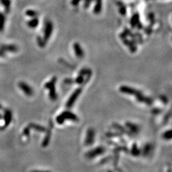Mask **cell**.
I'll return each mask as SVG.
<instances>
[{
    "label": "cell",
    "mask_w": 172,
    "mask_h": 172,
    "mask_svg": "<svg viewBox=\"0 0 172 172\" xmlns=\"http://www.w3.org/2000/svg\"><path fill=\"white\" fill-rule=\"evenodd\" d=\"M27 24L28 27L31 29H35L39 24V19L37 17H33L28 22Z\"/></svg>",
    "instance_id": "cell-13"
},
{
    "label": "cell",
    "mask_w": 172,
    "mask_h": 172,
    "mask_svg": "<svg viewBox=\"0 0 172 172\" xmlns=\"http://www.w3.org/2000/svg\"><path fill=\"white\" fill-rule=\"evenodd\" d=\"M102 0H96V3L93 9V12L94 14L98 15L100 14L102 11V6H103V3Z\"/></svg>",
    "instance_id": "cell-12"
},
{
    "label": "cell",
    "mask_w": 172,
    "mask_h": 172,
    "mask_svg": "<svg viewBox=\"0 0 172 172\" xmlns=\"http://www.w3.org/2000/svg\"><path fill=\"white\" fill-rule=\"evenodd\" d=\"M127 126L130 127V129L131 130V131H133V129H134V131L135 133H136L138 131V128L137 126L135 125V124H130L127 125ZM134 132V131H133Z\"/></svg>",
    "instance_id": "cell-22"
},
{
    "label": "cell",
    "mask_w": 172,
    "mask_h": 172,
    "mask_svg": "<svg viewBox=\"0 0 172 172\" xmlns=\"http://www.w3.org/2000/svg\"><path fill=\"white\" fill-rule=\"evenodd\" d=\"M84 81V76H83L82 75H81V74H79L78 76L77 77V79L75 80V82L78 84H81Z\"/></svg>",
    "instance_id": "cell-21"
},
{
    "label": "cell",
    "mask_w": 172,
    "mask_h": 172,
    "mask_svg": "<svg viewBox=\"0 0 172 172\" xmlns=\"http://www.w3.org/2000/svg\"><path fill=\"white\" fill-rule=\"evenodd\" d=\"M28 127H29V128L34 129V130H35L36 131L39 132H44L45 131V127L41 126L38 125V124H32V123L31 124H29V126H28Z\"/></svg>",
    "instance_id": "cell-17"
},
{
    "label": "cell",
    "mask_w": 172,
    "mask_h": 172,
    "mask_svg": "<svg viewBox=\"0 0 172 172\" xmlns=\"http://www.w3.org/2000/svg\"><path fill=\"white\" fill-rule=\"evenodd\" d=\"M4 56H5V52L0 49V57H4Z\"/></svg>",
    "instance_id": "cell-27"
},
{
    "label": "cell",
    "mask_w": 172,
    "mask_h": 172,
    "mask_svg": "<svg viewBox=\"0 0 172 172\" xmlns=\"http://www.w3.org/2000/svg\"><path fill=\"white\" fill-rule=\"evenodd\" d=\"M32 172H50V171H33Z\"/></svg>",
    "instance_id": "cell-28"
},
{
    "label": "cell",
    "mask_w": 172,
    "mask_h": 172,
    "mask_svg": "<svg viewBox=\"0 0 172 172\" xmlns=\"http://www.w3.org/2000/svg\"><path fill=\"white\" fill-rule=\"evenodd\" d=\"M36 41H37V44H38V46L41 47V48H43V47H45V46L46 45V44H47V43H46L45 41L44 40L43 38H41V37H40V36L37 37Z\"/></svg>",
    "instance_id": "cell-19"
},
{
    "label": "cell",
    "mask_w": 172,
    "mask_h": 172,
    "mask_svg": "<svg viewBox=\"0 0 172 172\" xmlns=\"http://www.w3.org/2000/svg\"><path fill=\"white\" fill-rule=\"evenodd\" d=\"M0 49L2 50L4 52H16L19 50V48L15 45H0Z\"/></svg>",
    "instance_id": "cell-10"
},
{
    "label": "cell",
    "mask_w": 172,
    "mask_h": 172,
    "mask_svg": "<svg viewBox=\"0 0 172 172\" xmlns=\"http://www.w3.org/2000/svg\"><path fill=\"white\" fill-rule=\"evenodd\" d=\"M119 12L122 15H125L126 14V8L122 3H121V5L119 6Z\"/></svg>",
    "instance_id": "cell-20"
},
{
    "label": "cell",
    "mask_w": 172,
    "mask_h": 172,
    "mask_svg": "<svg viewBox=\"0 0 172 172\" xmlns=\"http://www.w3.org/2000/svg\"><path fill=\"white\" fill-rule=\"evenodd\" d=\"M105 152V149L102 147H99L96 148V149L92 150L91 151L89 152L87 154V156L89 158H93L94 157L97 156L98 155L103 154Z\"/></svg>",
    "instance_id": "cell-8"
},
{
    "label": "cell",
    "mask_w": 172,
    "mask_h": 172,
    "mask_svg": "<svg viewBox=\"0 0 172 172\" xmlns=\"http://www.w3.org/2000/svg\"><path fill=\"white\" fill-rule=\"evenodd\" d=\"M82 0H72L71 4H72L73 6H77L80 3V2Z\"/></svg>",
    "instance_id": "cell-25"
},
{
    "label": "cell",
    "mask_w": 172,
    "mask_h": 172,
    "mask_svg": "<svg viewBox=\"0 0 172 172\" xmlns=\"http://www.w3.org/2000/svg\"><path fill=\"white\" fill-rule=\"evenodd\" d=\"M6 17L5 14L0 12V32L3 31L5 26Z\"/></svg>",
    "instance_id": "cell-16"
},
{
    "label": "cell",
    "mask_w": 172,
    "mask_h": 172,
    "mask_svg": "<svg viewBox=\"0 0 172 172\" xmlns=\"http://www.w3.org/2000/svg\"><path fill=\"white\" fill-rule=\"evenodd\" d=\"M4 120H5V127H7L10 124L12 120V112L10 109H6L4 112Z\"/></svg>",
    "instance_id": "cell-9"
},
{
    "label": "cell",
    "mask_w": 172,
    "mask_h": 172,
    "mask_svg": "<svg viewBox=\"0 0 172 172\" xmlns=\"http://www.w3.org/2000/svg\"><path fill=\"white\" fill-rule=\"evenodd\" d=\"M23 133H24V135L25 136H29V127H26V128L24 130Z\"/></svg>",
    "instance_id": "cell-26"
},
{
    "label": "cell",
    "mask_w": 172,
    "mask_h": 172,
    "mask_svg": "<svg viewBox=\"0 0 172 172\" xmlns=\"http://www.w3.org/2000/svg\"><path fill=\"white\" fill-rule=\"evenodd\" d=\"M26 15L29 17H37L38 15V12L34 10H28L26 12Z\"/></svg>",
    "instance_id": "cell-18"
},
{
    "label": "cell",
    "mask_w": 172,
    "mask_h": 172,
    "mask_svg": "<svg viewBox=\"0 0 172 172\" xmlns=\"http://www.w3.org/2000/svg\"><path fill=\"white\" fill-rule=\"evenodd\" d=\"M94 131L93 129H89L87 131V136H86V139L85 140V143L87 145H91L92 143L94 142Z\"/></svg>",
    "instance_id": "cell-11"
},
{
    "label": "cell",
    "mask_w": 172,
    "mask_h": 172,
    "mask_svg": "<svg viewBox=\"0 0 172 172\" xmlns=\"http://www.w3.org/2000/svg\"><path fill=\"white\" fill-rule=\"evenodd\" d=\"M74 52H75V56L78 58H82L84 56V51L83 50L82 46L78 44V42H75L73 45Z\"/></svg>",
    "instance_id": "cell-7"
},
{
    "label": "cell",
    "mask_w": 172,
    "mask_h": 172,
    "mask_svg": "<svg viewBox=\"0 0 172 172\" xmlns=\"http://www.w3.org/2000/svg\"><path fill=\"white\" fill-rule=\"evenodd\" d=\"M57 81V78L56 77H53L49 82L46 83L45 87L49 91V97L52 100H56L57 99V93L56 91V82Z\"/></svg>",
    "instance_id": "cell-2"
},
{
    "label": "cell",
    "mask_w": 172,
    "mask_h": 172,
    "mask_svg": "<svg viewBox=\"0 0 172 172\" xmlns=\"http://www.w3.org/2000/svg\"><path fill=\"white\" fill-rule=\"evenodd\" d=\"M92 1H93V0H84V8H88L89 7V5H91Z\"/></svg>",
    "instance_id": "cell-23"
},
{
    "label": "cell",
    "mask_w": 172,
    "mask_h": 172,
    "mask_svg": "<svg viewBox=\"0 0 172 172\" xmlns=\"http://www.w3.org/2000/svg\"><path fill=\"white\" fill-rule=\"evenodd\" d=\"M53 29H54V26H53L52 22L50 20L46 22L44 30V37H43V39L46 43H47V41L49 40L50 38L51 37Z\"/></svg>",
    "instance_id": "cell-3"
},
{
    "label": "cell",
    "mask_w": 172,
    "mask_h": 172,
    "mask_svg": "<svg viewBox=\"0 0 172 172\" xmlns=\"http://www.w3.org/2000/svg\"><path fill=\"white\" fill-rule=\"evenodd\" d=\"M3 118V116H2V115H1V114H0V119H1Z\"/></svg>",
    "instance_id": "cell-29"
},
{
    "label": "cell",
    "mask_w": 172,
    "mask_h": 172,
    "mask_svg": "<svg viewBox=\"0 0 172 172\" xmlns=\"http://www.w3.org/2000/svg\"><path fill=\"white\" fill-rule=\"evenodd\" d=\"M19 88L21 89V91L28 96H31L33 95L34 91L33 89L30 85H28L26 82H20L18 84Z\"/></svg>",
    "instance_id": "cell-5"
},
{
    "label": "cell",
    "mask_w": 172,
    "mask_h": 172,
    "mask_svg": "<svg viewBox=\"0 0 172 172\" xmlns=\"http://www.w3.org/2000/svg\"><path fill=\"white\" fill-rule=\"evenodd\" d=\"M119 89L120 91L122 92L123 93L135 96L136 98H137V100L140 102H143V103H147V104H150L151 102H152L150 99L143 96V94L140 91H138V90L133 88V87H129V86L122 85L120 87Z\"/></svg>",
    "instance_id": "cell-1"
},
{
    "label": "cell",
    "mask_w": 172,
    "mask_h": 172,
    "mask_svg": "<svg viewBox=\"0 0 172 172\" xmlns=\"http://www.w3.org/2000/svg\"><path fill=\"white\" fill-rule=\"evenodd\" d=\"M82 91V89L81 87H80V88L77 89L72 93V94L71 95L70 97H69V98L68 99L67 103H66V106H67V107L70 108L73 105L74 103L76 101L77 99L78 98V96L80 94Z\"/></svg>",
    "instance_id": "cell-6"
},
{
    "label": "cell",
    "mask_w": 172,
    "mask_h": 172,
    "mask_svg": "<svg viewBox=\"0 0 172 172\" xmlns=\"http://www.w3.org/2000/svg\"><path fill=\"white\" fill-rule=\"evenodd\" d=\"M66 119H69L73 120V121H76L78 120V118H77V117L75 114L69 112H64L57 117L56 121H57V122H58L59 124H63L64 121Z\"/></svg>",
    "instance_id": "cell-4"
},
{
    "label": "cell",
    "mask_w": 172,
    "mask_h": 172,
    "mask_svg": "<svg viewBox=\"0 0 172 172\" xmlns=\"http://www.w3.org/2000/svg\"><path fill=\"white\" fill-rule=\"evenodd\" d=\"M164 137L166 139H171V131L170 130H169V131H168L166 132L165 133H164Z\"/></svg>",
    "instance_id": "cell-24"
},
{
    "label": "cell",
    "mask_w": 172,
    "mask_h": 172,
    "mask_svg": "<svg viewBox=\"0 0 172 172\" xmlns=\"http://www.w3.org/2000/svg\"><path fill=\"white\" fill-rule=\"evenodd\" d=\"M139 20H140V16H139L138 14H134L132 17V18L131 19V25L133 27H135V26H138L139 24Z\"/></svg>",
    "instance_id": "cell-15"
},
{
    "label": "cell",
    "mask_w": 172,
    "mask_h": 172,
    "mask_svg": "<svg viewBox=\"0 0 172 172\" xmlns=\"http://www.w3.org/2000/svg\"><path fill=\"white\" fill-rule=\"evenodd\" d=\"M1 4L5 7V11L7 14H9L11 7V0H0Z\"/></svg>",
    "instance_id": "cell-14"
}]
</instances>
